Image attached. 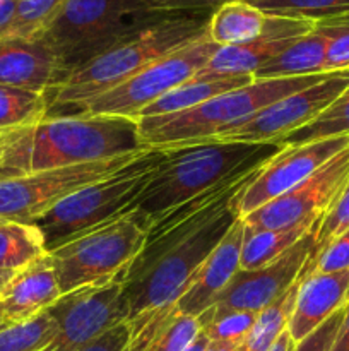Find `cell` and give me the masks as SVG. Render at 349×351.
<instances>
[{
	"label": "cell",
	"mask_w": 349,
	"mask_h": 351,
	"mask_svg": "<svg viewBox=\"0 0 349 351\" xmlns=\"http://www.w3.org/2000/svg\"><path fill=\"white\" fill-rule=\"evenodd\" d=\"M147 149L125 117L60 115L0 132V180Z\"/></svg>",
	"instance_id": "6da1fadb"
},
{
	"label": "cell",
	"mask_w": 349,
	"mask_h": 351,
	"mask_svg": "<svg viewBox=\"0 0 349 351\" xmlns=\"http://www.w3.org/2000/svg\"><path fill=\"white\" fill-rule=\"evenodd\" d=\"M233 199L161 235L147 237L125 276L129 319L147 308L173 304L183 295L209 254L240 218Z\"/></svg>",
	"instance_id": "7a4b0ae2"
},
{
	"label": "cell",
	"mask_w": 349,
	"mask_h": 351,
	"mask_svg": "<svg viewBox=\"0 0 349 351\" xmlns=\"http://www.w3.org/2000/svg\"><path fill=\"white\" fill-rule=\"evenodd\" d=\"M281 149L279 143L243 141H205L161 149L163 154L132 213L151 228L178 206L231 178L259 170Z\"/></svg>",
	"instance_id": "3957f363"
},
{
	"label": "cell",
	"mask_w": 349,
	"mask_h": 351,
	"mask_svg": "<svg viewBox=\"0 0 349 351\" xmlns=\"http://www.w3.org/2000/svg\"><path fill=\"white\" fill-rule=\"evenodd\" d=\"M211 14H166L118 41L88 64L75 69L47 93V117H55L64 108L74 110L96 96L112 91L157 58L198 38L207 31Z\"/></svg>",
	"instance_id": "277c9868"
},
{
	"label": "cell",
	"mask_w": 349,
	"mask_h": 351,
	"mask_svg": "<svg viewBox=\"0 0 349 351\" xmlns=\"http://www.w3.org/2000/svg\"><path fill=\"white\" fill-rule=\"evenodd\" d=\"M325 74L253 79L248 84L214 96L197 108L174 115L140 119L137 120L140 141L147 149H171L205 143L214 139L222 130L238 125L253 113L276 103L277 99L322 81Z\"/></svg>",
	"instance_id": "5b68a950"
},
{
	"label": "cell",
	"mask_w": 349,
	"mask_h": 351,
	"mask_svg": "<svg viewBox=\"0 0 349 351\" xmlns=\"http://www.w3.org/2000/svg\"><path fill=\"white\" fill-rule=\"evenodd\" d=\"M163 16L166 14L146 10L137 0H67L40 38L57 55L64 81L75 69Z\"/></svg>",
	"instance_id": "8992f818"
},
{
	"label": "cell",
	"mask_w": 349,
	"mask_h": 351,
	"mask_svg": "<svg viewBox=\"0 0 349 351\" xmlns=\"http://www.w3.org/2000/svg\"><path fill=\"white\" fill-rule=\"evenodd\" d=\"M163 151L147 149L129 167L74 192L40 216L34 226L43 233L48 252L133 211Z\"/></svg>",
	"instance_id": "52a82bcc"
},
{
	"label": "cell",
	"mask_w": 349,
	"mask_h": 351,
	"mask_svg": "<svg viewBox=\"0 0 349 351\" xmlns=\"http://www.w3.org/2000/svg\"><path fill=\"white\" fill-rule=\"evenodd\" d=\"M147 235V223L129 213L48 252L62 295L125 278L146 247Z\"/></svg>",
	"instance_id": "ba28073f"
},
{
	"label": "cell",
	"mask_w": 349,
	"mask_h": 351,
	"mask_svg": "<svg viewBox=\"0 0 349 351\" xmlns=\"http://www.w3.org/2000/svg\"><path fill=\"white\" fill-rule=\"evenodd\" d=\"M218 48L205 31L195 40L157 58L112 91L79 105L72 115L125 117L137 122L142 110L194 79Z\"/></svg>",
	"instance_id": "9c48e42d"
},
{
	"label": "cell",
	"mask_w": 349,
	"mask_h": 351,
	"mask_svg": "<svg viewBox=\"0 0 349 351\" xmlns=\"http://www.w3.org/2000/svg\"><path fill=\"white\" fill-rule=\"evenodd\" d=\"M144 151L0 180V219L33 225L55 204L129 167Z\"/></svg>",
	"instance_id": "30bf717a"
},
{
	"label": "cell",
	"mask_w": 349,
	"mask_h": 351,
	"mask_svg": "<svg viewBox=\"0 0 349 351\" xmlns=\"http://www.w3.org/2000/svg\"><path fill=\"white\" fill-rule=\"evenodd\" d=\"M125 278L79 288L62 295L48 314L57 335L41 351H81L115 326L129 319Z\"/></svg>",
	"instance_id": "8fae6325"
},
{
	"label": "cell",
	"mask_w": 349,
	"mask_h": 351,
	"mask_svg": "<svg viewBox=\"0 0 349 351\" xmlns=\"http://www.w3.org/2000/svg\"><path fill=\"white\" fill-rule=\"evenodd\" d=\"M349 88V71L327 72L322 81L277 99L238 125L219 132L211 141L281 143L294 130L317 119Z\"/></svg>",
	"instance_id": "7c38bea8"
},
{
	"label": "cell",
	"mask_w": 349,
	"mask_h": 351,
	"mask_svg": "<svg viewBox=\"0 0 349 351\" xmlns=\"http://www.w3.org/2000/svg\"><path fill=\"white\" fill-rule=\"evenodd\" d=\"M348 184L349 146L318 168L307 180L242 219L252 232L286 228L308 219H322L331 211Z\"/></svg>",
	"instance_id": "4fadbf2b"
},
{
	"label": "cell",
	"mask_w": 349,
	"mask_h": 351,
	"mask_svg": "<svg viewBox=\"0 0 349 351\" xmlns=\"http://www.w3.org/2000/svg\"><path fill=\"white\" fill-rule=\"evenodd\" d=\"M315 232L317 228L307 233L300 242L267 266L253 271L240 269L216 298L214 305L204 312L198 321H207L233 311L259 314L262 308L272 304L303 274L313 252Z\"/></svg>",
	"instance_id": "5bb4252c"
},
{
	"label": "cell",
	"mask_w": 349,
	"mask_h": 351,
	"mask_svg": "<svg viewBox=\"0 0 349 351\" xmlns=\"http://www.w3.org/2000/svg\"><path fill=\"white\" fill-rule=\"evenodd\" d=\"M348 146L349 136H341L283 147L259 168L252 180L235 195L233 204L238 216L245 218L267 202L286 194Z\"/></svg>",
	"instance_id": "9a60e30c"
},
{
	"label": "cell",
	"mask_w": 349,
	"mask_h": 351,
	"mask_svg": "<svg viewBox=\"0 0 349 351\" xmlns=\"http://www.w3.org/2000/svg\"><path fill=\"white\" fill-rule=\"evenodd\" d=\"M315 27L313 21L293 17L267 16L262 34L250 43L219 47L204 69L195 74V81L253 75L262 65L286 50L293 41Z\"/></svg>",
	"instance_id": "2e32d148"
},
{
	"label": "cell",
	"mask_w": 349,
	"mask_h": 351,
	"mask_svg": "<svg viewBox=\"0 0 349 351\" xmlns=\"http://www.w3.org/2000/svg\"><path fill=\"white\" fill-rule=\"evenodd\" d=\"M245 233V221L238 218L224 239L209 254L187 290L177 300V307L181 314L198 319L214 305L216 298L222 293L233 276L240 271V257H242Z\"/></svg>",
	"instance_id": "e0dca14e"
},
{
	"label": "cell",
	"mask_w": 349,
	"mask_h": 351,
	"mask_svg": "<svg viewBox=\"0 0 349 351\" xmlns=\"http://www.w3.org/2000/svg\"><path fill=\"white\" fill-rule=\"evenodd\" d=\"M62 297L50 254L16 271L0 293V305L9 324H21L47 312Z\"/></svg>",
	"instance_id": "ac0fdd59"
},
{
	"label": "cell",
	"mask_w": 349,
	"mask_h": 351,
	"mask_svg": "<svg viewBox=\"0 0 349 351\" xmlns=\"http://www.w3.org/2000/svg\"><path fill=\"white\" fill-rule=\"evenodd\" d=\"M349 271L339 273H303L296 304L291 315V338L296 343L307 338L331 315L348 304Z\"/></svg>",
	"instance_id": "d6986e66"
},
{
	"label": "cell",
	"mask_w": 349,
	"mask_h": 351,
	"mask_svg": "<svg viewBox=\"0 0 349 351\" xmlns=\"http://www.w3.org/2000/svg\"><path fill=\"white\" fill-rule=\"evenodd\" d=\"M62 82L55 51L41 38L0 40V84L48 93Z\"/></svg>",
	"instance_id": "ffe728a7"
},
{
	"label": "cell",
	"mask_w": 349,
	"mask_h": 351,
	"mask_svg": "<svg viewBox=\"0 0 349 351\" xmlns=\"http://www.w3.org/2000/svg\"><path fill=\"white\" fill-rule=\"evenodd\" d=\"M127 324L123 351H185L201 332L198 319L181 314L177 302L147 308L127 319Z\"/></svg>",
	"instance_id": "44dd1931"
},
{
	"label": "cell",
	"mask_w": 349,
	"mask_h": 351,
	"mask_svg": "<svg viewBox=\"0 0 349 351\" xmlns=\"http://www.w3.org/2000/svg\"><path fill=\"white\" fill-rule=\"evenodd\" d=\"M328 36L317 26L281 51L277 57L253 72V79H284L325 74Z\"/></svg>",
	"instance_id": "7402d4cb"
},
{
	"label": "cell",
	"mask_w": 349,
	"mask_h": 351,
	"mask_svg": "<svg viewBox=\"0 0 349 351\" xmlns=\"http://www.w3.org/2000/svg\"><path fill=\"white\" fill-rule=\"evenodd\" d=\"M267 14L246 0H228L212 10L207 34L218 47L250 43L262 34Z\"/></svg>",
	"instance_id": "603a6c76"
},
{
	"label": "cell",
	"mask_w": 349,
	"mask_h": 351,
	"mask_svg": "<svg viewBox=\"0 0 349 351\" xmlns=\"http://www.w3.org/2000/svg\"><path fill=\"white\" fill-rule=\"evenodd\" d=\"M320 221L322 219H308L286 228L259 230V232L246 228L242 257H240V269L253 271L267 266L289 250L294 243L300 242L307 233L318 228Z\"/></svg>",
	"instance_id": "cb8c5ba5"
},
{
	"label": "cell",
	"mask_w": 349,
	"mask_h": 351,
	"mask_svg": "<svg viewBox=\"0 0 349 351\" xmlns=\"http://www.w3.org/2000/svg\"><path fill=\"white\" fill-rule=\"evenodd\" d=\"M253 81V75H240V77H226V79H211V81H195L190 79L185 84L178 86L173 91L166 93L163 98L154 101L153 105L142 110L139 119H149V117H164L174 115V113L187 112V110L197 108L202 103L209 101L214 96L222 95L226 91L245 86Z\"/></svg>",
	"instance_id": "d4e9b609"
},
{
	"label": "cell",
	"mask_w": 349,
	"mask_h": 351,
	"mask_svg": "<svg viewBox=\"0 0 349 351\" xmlns=\"http://www.w3.org/2000/svg\"><path fill=\"white\" fill-rule=\"evenodd\" d=\"M47 252L38 226L0 219V271L16 273Z\"/></svg>",
	"instance_id": "484cf974"
},
{
	"label": "cell",
	"mask_w": 349,
	"mask_h": 351,
	"mask_svg": "<svg viewBox=\"0 0 349 351\" xmlns=\"http://www.w3.org/2000/svg\"><path fill=\"white\" fill-rule=\"evenodd\" d=\"M301 278H303V274L300 276V280H296V283L291 285L272 304H269L259 312L255 326H253L252 332L246 339L248 351H267L270 348V345L279 338L281 332L286 331L287 326H289L291 315H293L294 304H296Z\"/></svg>",
	"instance_id": "4316f807"
},
{
	"label": "cell",
	"mask_w": 349,
	"mask_h": 351,
	"mask_svg": "<svg viewBox=\"0 0 349 351\" xmlns=\"http://www.w3.org/2000/svg\"><path fill=\"white\" fill-rule=\"evenodd\" d=\"M47 93L0 84V132L33 125L47 119Z\"/></svg>",
	"instance_id": "83f0119b"
},
{
	"label": "cell",
	"mask_w": 349,
	"mask_h": 351,
	"mask_svg": "<svg viewBox=\"0 0 349 351\" xmlns=\"http://www.w3.org/2000/svg\"><path fill=\"white\" fill-rule=\"evenodd\" d=\"M67 0H17L12 17L0 29V40H36Z\"/></svg>",
	"instance_id": "f1b7e54d"
},
{
	"label": "cell",
	"mask_w": 349,
	"mask_h": 351,
	"mask_svg": "<svg viewBox=\"0 0 349 351\" xmlns=\"http://www.w3.org/2000/svg\"><path fill=\"white\" fill-rule=\"evenodd\" d=\"M341 136H349V88L339 98H335L317 119L291 132L279 144L283 147H289Z\"/></svg>",
	"instance_id": "f546056e"
},
{
	"label": "cell",
	"mask_w": 349,
	"mask_h": 351,
	"mask_svg": "<svg viewBox=\"0 0 349 351\" xmlns=\"http://www.w3.org/2000/svg\"><path fill=\"white\" fill-rule=\"evenodd\" d=\"M267 16L308 19L313 23L348 16L349 0H246Z\"/></svg>",
	"instance_id": "4dcf8cb0"
},
{
	"label": "cell",
	"mask_w": 349,
	"mask_h": 351,
	"mask_svg": "<svg viewBox=\"0 0 349 351\" xmlns=\"http://www.w3.org/2000/svg\"><path fill=\"white\" fill-rule=\"evenodd\" d=\"M57 335V324L48 312L31 321L0 329V351H41Z\"/></svg>",
	"instance_id": "1f68e13d"
},
{
	"label": "cell",
	"mask_w": 349,
	"mask_h": 351,
	"mask_svg": "<svg viewBox=\"0 0 349 351\" xmlns=\"http://www.w3.org/2000/svg\"><path fill=\"white\" fill-rule=\"evenodd\" d=\"M257 315L253 312L233 311L218 317L198 321L201 329L209 336L211 341L229 343V345H242L246 343L253 326H255Z\"/></svg>",
	"instance_id": "d6a6232c"
},
{
	"label": "cell",
	"mask_w": 349,
	"mask_h": 351,
	"mask_svg": "<svg viewBox=\"0 0 349 351\" xmlns=\"http://www.w3.org/2000/svg\"><path fill=\"white\" fill-rule=\"evenodd\" d=\"M328 36L325 72L349 71V14L317 23Z\"/></svg>",
	"instance_id": "836d02e7"
},
{
	"label": "cell",
	"mask_w": 349,
	"mask_h": 351,
	"mask_svg": "<svg viewBox=\"0 0 349 351\" xmlns=\"http://www.w3.org/2000/svg\"><path fill=\"white\" fill-rule=\"evenodd\" d=\"M349 228V184L339 195L335 204L332 206L331 211L322 218L320 225H318L317 232H315V243H313V252H311L310 261L320 252L322 249L328 245V242L341 235L342 232ZM308 261V263H310Z\"/></svg>",
	"instance_id": "e575fe53"
},
{
	"label": "cell",
	"mask_w": 349,
	"mask_h": 351,
	"mask_svg": "<svg viewBox=\"0 0 349 351\" xmlns=\"http://www.w3.org/2000/svg\"><path fill=\"white\" fill-rule=\"evenodd\" d=\"M339 273V271H349V228L335 237L325 249H322L303 273Z\"/></svg>",
	"instance_id": "d590c367"
},
{
	"label": "cell",
	"mask_w": 349,
	"mask_h": 351,
	"mask_svg": "<svg viewBox=\"0 0 349 351\" xmlns=\"http://www.w3.org/2000/svg\"><path fill=\"white\" fill-rule=\"evenodd\" d=\"M342 319H344V307L339 308L324 324L318 326L311 335H308L307 338L296 343L293 351H331L335 338H337Z\"/></svg>",
	"instance_id": "8d00e7d4"
},
{
	"label": "cell",
	"mask_w": 349,
	"mask_h": 351,
	"mask_svg": "<svg viewBox=\"0 0 349 351\" xmlns=\"http://www.w3.org/2000/svg\"><path fill=\"white\" fill-rule=\"evenodd\" d=\"M149 12L180 14V12H212L216 7L228 0H137Z\"/></svg>",
	"instance_id": "74e56055"
},
{
	"label": "cell",
	"mask_w": 349,
	"mask_h": 351,
	"mask_svg": "<svg viewBox=\"0 0 349 351\" xmlns=\"http://www.w3.org/2000/svg\"><path fill=\"white\" fill-rule=\"evenodd\" d=\"M127 339H129V324L125 321L112 328L109 331H106L105 335L99 336L92 343H89L81 351H123L127 345Z\"/></svg>",
	"instance_id": "f35d334b"
},
{
	"label": "cell",
	"mask_w": 349,
	"mask_h": 351,
	"mask_svg": "<svg viewBox=\"0 0 349 351\" xmlns=\"http://www.w3.org/2000/svg\"><path fill=\"white\" fill-rule=\"evenodd\" d=\"M331 351H349V300L344 305V319Z\"/></svg>",
	"instance_id": "ab89813d"
},
{
	"label": "cell",
	"mask_w": 349,
	"mask_h": 351,
	"mask_svg": "<svg viewBox=\"0 0 349 351\" xmlns=\"http://www.w3.org/2000/svg\"><path fill=\"white\" fill-rule=\"evenodd\" d=\"M294 346H296V341H294V339L291 338L289 331H287V329H286V331H284V332H281L279 338H277L276 341H274L272 345H270V348L267 350V351H293Z\"/></svg>",
	"instance_id": "60d3db41"
},
{
	"label": "cell",
	"mask_w": 349,
	"mask_h": 351,
	"mask_svg": "<svg viewBox=\"0 0 349 351\" xmlns=\"http://www.w3.org/2000/svg\"><path fill=\"white\" fill-rule=\"evenodd\" d=\"M17 0H0V29L7 26L16 9Z\"/></svg>",
	"instance_id": "b9f144b4"
},
{
	"label": "cell",
	"mask_w": 349,
	"mask_h": 351,
	"mask_svg": "<svg viewBox=\"0 0 349 351\" xmlns=\"http://www.w3.org/2000/svg\"><path fill=\"white\" fill-rule=\"evenodd\" d=\"M205 351H248V348H246V343H242V345H229V343L211 341Z\"/></svg>",
	"instance_id": "7bdbcfd3"
},
{
	"label": "cell",
	"mask_w": 349,
	"mask_h": 351,
	"mask_svg": "<svg viewBox=\"0 0 349 351\" xmlns=\"http://www.w3.org/2000/svg\"><path fill=\"white\" fill-rule=\"evenodd\" d=\"M209 343H211V339H209V336L201 329V332H198L197 338L190 343V346H188L185 351H205L207 350Z\"/></svg>",
	"instance_id": "ee69618b"
},
{
	"label": "cell",
	"mask_w": 349,
	"mask_h": 351,
	"mask_svg": "<svg viewBox=\"0 0 349 351\" xmlns=\"http://www.w3.org/2000/svg\"><path fill=\"white\" fill-rule=\"evenodd\" d=\"M12 271H0V293H2L3 287L9 283V280L12 278Z\"/></svg>",
	"instance_id": "f6af8a7d"
},
{
	"label": "cell",
	"mask_w": 349,
	"mask_h": 351,
	"mask_svg": "<svg viewBox=\"0 0 349 351\" xmlns=\"http://www.w3.org/2000/svg\"><path fill=\"white\" fill-rule=\"evenodd\" d=\"M7 326H10V324L5 321V315H3V312H2V305H0V329L7 328Z\"/></svg>",
	"instance_id": "bcb514c9"
},
{
	"label": "cell",
	"mask_w": 349,
	"mask_h": 351,
	"mask_svg": "<svg viewBox=\"0 0 349 351\" xmlns=\"http://www.w3.org/2000/svg\"><path fill=\"white\" fill-rule=\"evenodd\" d=\"M348 300H349V295H348Z\"/></svg>",
	"instance_id": "7dc6e473"
}]
</instances>
